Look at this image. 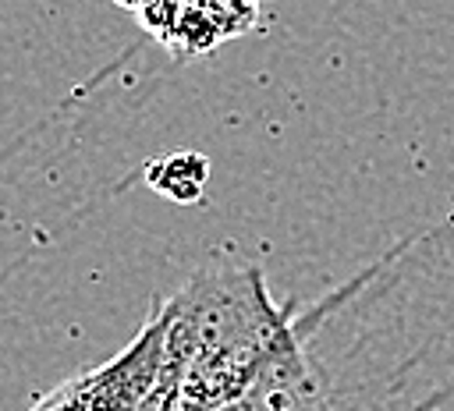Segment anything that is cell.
Listing matches in <instances>:
<instances>
[{
    "mask_svg": "<svg viewBox=\"0 0 454 411\" xmlns=\"http://www.w3.org/2000/svg\"><path fill=\"white\" fill-rule=\"evenodd\" d=\"M163 361L153 390L202 411L238 400L294 326L287 308L273 305L259 266L199 269L163 301Z\"/></svg>",
    "mask_w": 454,
    "mask_h": 411,
    "instance_id": "1",
    "label": "cell"
},
{
    "mask_svg": "<svg viewBox=\"0 0 454 411\" xmlns=\"http://www.w3.org/2000/svg\"><path fill=\"white\" fill-rule=\"evenodd\" d=\"M206 174H209L206 156L177 149V152H167L156 163H149L145 181H149L153 191H160V195H167L174 202H195L202 195V188H206Z\"/></svg>",
    "mask_w": 454,
    "mask_h": 411,
    "instance_id": "2",
    "label": "cell"
},
{
    "mask_svg": "<svg viewBox=\"0 0 454 411\" xmlns=\"http://www.w3.org/2000/svg\"><path fill=\"white\" fill-rule=\"evenodd\" d=\"M220 411H248V407H245V404H241V400H231V404H223V407H220Z\"/></svg>",
    "mask_w": 454,
    "mask_h": 411,
    "instance_id": "3",
    "label": "cell"
}]
</instances>
